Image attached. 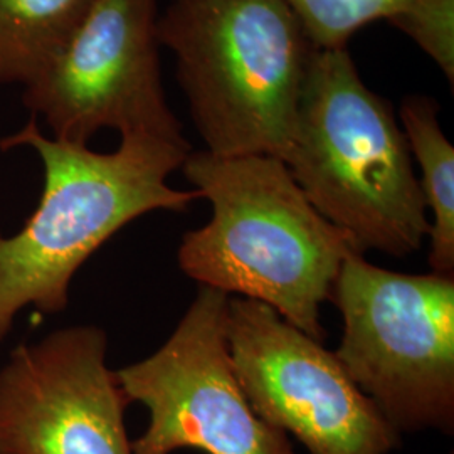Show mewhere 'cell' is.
I'll return each mask as SVG.
<instances>
[{"label":"cell","mask_w":454,"mask_h":454,"mask_svg":"<svg viewBox=\"0 0 454 454\" xmlns=\"http://www.w3.org/2000/svg\"><path fill=\"white\" fill-rule=\"evenodd\" d=\"M182 168L212 217L182 238L180 270L200 286L271 307L324 343L320 307L343 262L364 251L309 204L276 157L191 152Z\"/></svg>","instance_id":"obj_1"},{"label":"cell","mask_w":454,"mask_h":454,"mask_svg":"<svg viewBox=\"0 0 454 454\" xmlns=\"http://www.w3.org/2000/svg\"><path fill=\"white\" fill-rule=\"evenodd\" d=\"M17 146L41 159L44 191L26 226L0 234V340L29 305L63 313L76 271L121 227L148 212L185 211L200 199L167 182L192 152L184 137L130 133L112 153H98L49 138L31 118L0 140L2 150Z\"/></svg>","instance_id":"obj_2"},{"label":"cell","mask_w":454,"mask_h":454,"mask_svg":"<svg viewBox=\"0 0 454 454\" xmlns=\"http://www.w3.org/2000/svg\"><path fill=\"white\" fill-rule=\"evenodd\" d=\"M283 163L309 204L364 253L404 258L429 236L404 131L347 46L315 49Z\"/></svg>","instance_id":"obj_3"},{"label":"cell","mask_w":454,"mask_h":454,"mask_svg":"<svg viewBox=\"0 0 454 454\" xmlns=\"http://www.w3.org/2000/svg\"><path fill=\"white\" fill-rule=\"evenodd\" d=\"M157 35L206 152L285 160L317 49L286 0H172Z\"/></svg>","instance_id":"obj_4"},{"label":"cell","mask_w":454,"mask_h":454,"mask_svg":"<svg viewBox=\"0 0 454 454\" xmlns=\"http://www.w3.org/2000/svg\"><path fill=\"white\" fill-rule=\"evenodd\" d=\"M330 300L343 320L335 356L390 426L453 434V275L397 273L356 254Z\"/></svg>","instance_id":"obj_5"},{"label":"cell","mask_w":454,"mask_h":454,"mask_svg":"<svg viewBox=\"0 0 454 454\" xmlns=\"http://www.w3.org/2000/svg\"><path fill=\"white\" fill-rule=\"evenodd\" d=\"M229 294L200 286L162 347L116 372L127 397L148 411L133 454H296L262 421L238 382L227 347Z\"/></svg>","instance_id":"obj_6"},{"label":"cell","mask_w":454,"mask_h":454,"mask_svg":"<svg viewBox=\"0 0 454 454\" xmlns=\"http://www.w3.org/2000/svg\"><path fill=\"white\" fill-rule=\"evenodd\" d=\"M227 347L253 411L309 454H390L401 446L337 356L271 307L229 296Z\"/></svg>","instance_id":"obj_7"},{"label":"cell","mask_w":454,"mask_h":454,"mask_svg":"<svg viewBox=\"0 0 454 454\" xmlns=\"http://www.w3.org/2000/svg\"><path fill=\"white\" fill-rule=\"evenodd\" d=\"M155 0H95L24 105L54 138L88 145L103 129L180 138L159 63Z\"/></svg>","instance_id":"obj_8"},{"label":"cell","mask_w":454,"mask_h":454,"mask_svg":"<svg viewBox=\"0 0 454 454\" xmlns=\"http://www.w3.org/2000/svg\"><path fill=\"white\" fill-rule=\"evenodd\" d=\"M95 325L20 343L0 367V454H133L130 399Z\"/></svg>","instance_id":"obj_9"},{"label":"cell","mask_w":454,"mask_h":454,"mask_svg":"<svg viewBox=\"0 0 454 454\" xmlns=\"http://www.w3.org/2000/svg\"><path fill=\"white\" fill-rule=\"evenodd\" d=\"M399 123L412 160L421 167L422 197L431 212L429 266L433 273L454 271V146L441 130L438 105L426 97L403 101Z\"/></svg>","instance_id":"obj_10"},{"label":"cell","mask_w":454,"mask_h":454,"mask_svg":"<svg viewBox=\"0 0 454 454\" xmlns=\"http://www.w3.org/2000/svg\"><path fill=\"white\" fill-rule=\"evenodd\" d=\"M93 2L0 0V84H31L76 31Z\"/></svg>","instance_id":"obj_11"},{"label":"cell","mask_w":454,"mask_h":454,"mask_svg":"<svg viewBox=\"0 0 454 454\" xmlns=\"http://www.w3.org/2000/svg\"><path fill=\"white\" fill-rule=\"evenodd\" d=\"M317 49L347 46L350 35L377 19H387L411 0H286Z\"/></svg>","instance_id":"obj_12"},{"label":"cell","mask_w":454,"mask_h":454,"mask_svg":"<svg viewBox=\"0 0 454 454\" xmlns=\"http://www.w3.org/2000/svg\"><path fill=\"white\" fill-rule=\"evenodd\" d=\"M454 82V0H411L389 19Z\"/></svg>","instance_id":"obj_13"}]
</instances>
